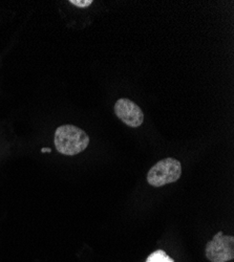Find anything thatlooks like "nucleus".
<instances>
[{"instance_id":"nucleus-1","label":"nucleus","mask_w":234,"mask_h":262,"mask_svg":"<svg viewBox=\"0 0 234 262\" xmlns=\"http://www.w3.org/2000/svg\"><path fill=\"white\" fill-rule=\"evenodd\" d=\"M90 144L85 131L74 125H63L55 133V146L63 156H76L84 151Z\"/></svg>"},{"instance_id":"nucleus-2","label":"nucleus","mask_w":234,"mask_h":262,"mask_svg":"<svg viewBox=\"0 0 234 262\" xmlns=\"http://www.w3.org/2000/svg\"><path fill=\"white\" fill-rule=\"evenodd\" d=\"M182 176L181 163L173 158L158 162L147 174V182L151 186L159 188L176 183Z\"/></svg>"},{"instance_id":"nucleus-3","label":"nucleus","mask_w":234,"mask_h":262,"mask_svg":"<svg viewBox=\"0 0 234 262\" xmlns=\"http://www.w3.org/2000/svg\"><path fill=\"white\" fill-rule=\"evenodd\" d=\"M205 254L211 262H228L234 258V238L220 231L206 245Z\"/></svg>"},{"instance_id":"nucleus-4","label":"nucleus","mask_w":234,"mask_h":262,"mask_svg":"<svg viewBox=\"0 0 234 262\" xmlns=\"http://www.w3.org/2000/svg\"><path fill=\"white\" fill-rule=\"evenodd\" d=\"M116 116L127 126L138 128L143 124L144 114L142 109L129 99H119L115 104Z\"/></svg>"},{"instance_id":"nucleus-5","label":"nucleus","mask_w":234,"mask_h":262,"mask_svg":"<svg viewBox=\"0 0 234 262\" xmlns=\"http://www.w3.org/2000/svg\"><path fill=\"white\" fill-rule=\"evenodd\" d=\"M146 262H175V260L169 257L165 251L157 250L147 257Z\"/></svg>"},{"instance_id":"nucleus-6","label":"nucleus","mask_w":234,"mask_h":262,"mask_svg":"<svg viewBox=\"0 0 234 262\" xmlns=\"http://www.w3.org/2000/svg\"><path fill=\"white\" fill-rule=\"evenodd\" d=\"M70 3L79 8H88L93 4L92 0H71Z\"/></svg>"},{"instance_id":"nucleus-7","label":"nucleus","mask_w":234,"mask_h":262,"mask_svg":"<svg viewBox=\"0 0 234 262\" xmlns=\"http://www.w3.org/2000/svg\"><path fill=\"white\" fill-rule=\"evenodd\" d=\"M51 148H42L41 149V152H51Z\"/></svg>"}]
</instances>
